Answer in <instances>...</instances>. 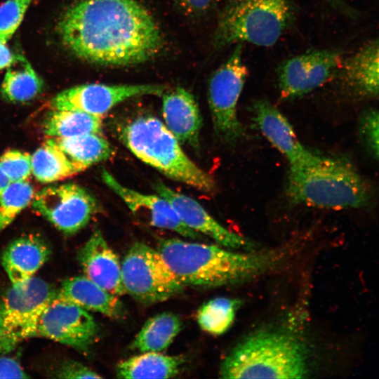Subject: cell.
I'll return each mask as SVG.
<instances>
[{
	"label": "cell",
	"instance_id": "44dd1931",
	"mask_svg": "<svg viewBox=\"0 0 379 379\" xmlns=\"http://www.w3.org/2000/svg\"><path fill=\"white\" fill-rule=\"evenodd\" d=\"M50 249L35 236L22 237L13 241L2 254L3 267L12 284H20L34 274L48 260Z\"/></svg>",
	"mask_w": 379,
	"mask_h": 379
},
{
	"label": "cell",
	"instance_id": "1f68e13d",
	"mask_svg": "<svg viewBox=\"0 0 379 379\" xmlns=\"http://www.w3.org/2000/svg\"><path fill=\"white\" fill-rule=\"evenodd\" d=\"M361 128L370 147L379 158V110L370 111L364 114Z\"/></svg>",
	"mask_w": 379,
	"mask_h": 379
},
{
	"label": "cell",
	"instance_id": "7c38bea8",
	"mask_svg": "<svg viewBox=\"0 0 379 379\" xmlns=\"http://www.w3.org/2000/svg\"><path fill=\"white\" fill-rule=\"evenodd\" d=\"M343 63L338 51L313 50L284 60L278 68L281 97H302L328 81Z\"/></svg>",
	"mask_w": 379,
	"mask_h": 379
},
{
	"label": "cell",
	"instance_id": "7a4b0ae2",
	"mask_svg": "<svg viewBox=\"0 0 379 379\" xmlns=\"http://www.w3.org/2000/svg\"><path fill=\"white\" fill-rule=\"evenodd\" d=\"M157 250L184 286L217 287L257 277L278 266L281 250L245 252L178 239H161Z\"/></svg>",
	"mask_w": 379,
	"mask_h": 379
},
{
	"label": "cell",
	"instance_id": "7402d4cb",
	"mask_svg": "<svg viewBox=\"0 0 379 379\" xmlns=\"http://www.w3.org/2000/svg\"><path fill=\"white\" fill-rule=\"evenodd\" d=\"M184 360L158 352H146L120 362L116 368L119 378H171L179 374Z\"/></svg>",
	"mask_w": 379,
	"mask_h": 379
},
{
	"label": "cell",
	"instance_id": "30bf717a",
	"mask_svg": "<svg viewBox=\"0 0 379 379\" xmlns=\"http://www.w3.org/2000/svg\"><path fill=\"white\" fill-rule=\"evenodd\" d=\"M32 207L66 234H73L86 227L98 210L95 197L76 183L42 189L34 195Z\"/></svg>",
	"mask_w": 379,
	"mask_h": 379
},
{
	"label": "cell",
	"instance_id": "2e32d148",
	"mask_svg": "<svg viewBox=\"0 0 379 379\" xmlns=\"http://www.w3.org/2000/svg\"><path fill=\"white\" fill-rule=\"evenodd\" d=\"M253 120L264 136L285 156L290 168L314 165L323 156L315 154L303 146L287 119L265 100L253 105Z\"/></svg>",
	"mask_w": 379,
	"mask_h": 379
},
{
	"label": "cell",
	"instance_id": "4fadbf2b",
	"mask_svg": "<svg viewBox=\"0 0 379 379\" xmlns=\"http://www.w3.org/2000/svg\"><path fill=\"white\" fill-rule=\"evenodd\" d=\"M166 86L159 84L107 85L86 84L67 88L51 100L53 109H72L101 117L119 103L133 97L162 95Z\"/></svg>",
	"mask_w": 379,
	"mask_h": 379
},
{
	"label": "cell",
	"instance_id": "ba28073f",
	"mask_svg": "<svg viewBox=\"0 0 379 379\" xmlns=\"http://www.w3.org/2000/svg\"><path fill=\"white\" fill-rule=\"evenodd\" d=\"M121 265L125 293L142 303L165 301L184 288L159 251L145 243H134Z\"/></svg>",
	"mask_w": 379,
	"mask_h": 379
},
{
	"label": "cell",
	"instance_id": "836d02e7",
	"mask_svg": "<svg viewBox=\"0 0 379 379\" xmlns=\"http://www.w3.org/2000/svg\"><path fill=\"white\" fill-rule=\"evenodd\" d=\"M174 1L184 13L197 18L210 12L216 5L218 0H174Z\"/></svg>",
	"mask_w": 379,
	"mask_h": 379
},
{
	"label": "cell",
	"instance_id": "5bb4252c",
	"mask_svg": "<svg viewBox=\"0 0 379 379\" xmlns=\"http://www.w3.org/2000/svg\"><path fill=\"white\" fill-rule=\"evenodd\" d=\"M104 183L118 195L139 220L173 231L184 237L197 239L199 233L186 226L168 201L160 195L145 194L121 184L109 171L101 173Z\"/></svg>",
	"mask_w": 379,
	"mask_h": 379
},
{
	"label": "cell",
	"instance_id": "e0dca14e",
	"mask_svg": "<svg viewBox=\"0 0 379 379\" xmlns=\"http://www.w3.org/2000/svg\"><path fill=\"white\" fill-rule=\"evenodd\" d=\"M77 257L84 276L114 295L126 294L121 262L100 230L93 232Z\"/></svg>",
	"mask_w": 379,
	"mask_h": 379
},
{
	"label": "cell",
	"instance_id": "ac0fdd59",
	"mask_svg": "<svg viewBox=\"0 0 379 379\" xmlns=\"http://www.w3.org/2000/svg\"><path fill=\"white\" fill-rule=\"evenodd\" d=\"M164 124L180 143L199 145L202 119L193 95L182 87L162 94Z\"/></svg>",
	"mask_w": 379,
	"mask_h": 379
},
{
	"label": "cell",
	"instance_id": "5b68a950",
	"mask_svg": "<svg viewBox=\"0 0 379 379\" xmlns=\"http://www.w3.org/2000/svg\"><path fill=\"white\" fill-rule=\"evenodd\" d=\"M119 137L137 158L166 177L206 193L215 192L214 180L186 155L178 139L158 118L137 117L120 128Z\"/></svg>",
	"mask_w": 379,
	"mask_h": 379
},
{
	"label": "cell",
	"instance_id": "4316f807",
	"mask_svg": "<svg viewBox=\"0 0 379 379\" xmlns=\"http://www.w3.org/2000/svg\"><path fill=\"white\" fill-rule=\"evenodd\" d=\"M32 168L35 178L44 183L63 180L84 171L49 139L32 155Z\"/></svg>",
	"mask_w": 379,
	"mask_h": 379
},
{
	"label": "cell",
	"instance_id": "e575fe53",
	"mask_svg": "<svg viewBox=\"0 0 379 379\" xmlns=\"http://www.w3.org/2000/svg\"><path fill=\"white\" fill-rule=\"evenodd\" d=\"M20 364L9 357H0V378H27Z\"/></svg>",
	"mask_w": 379,
	"mask_h": 379
},
{
	"label": "cell",
	"instance_id": "484cf974",
	"mask_svg": "<svg viewBox=\"0 0 379 379\" xmlns=\"http://www.w3.org/2000/svg\"><path fill=\"white\" fill-rule=\"evenodd\" d=\"M43 131L50 138L101 134L102 120L101 117L81 111L53 109L44 121Z\"/></svg>",
	"mask_w": 379,
	"mask_h": 379
},
{
	"label": "cell",
	"instance_id": "f1b7e54d",
	"mask_svg": "<svg viewBox=\"0 0 379 379\" xmlns=\"http://www.w3.org/2000/svg\"><path fill=\"white\" fill-rule=\"evenodd\" d=\"M34 191L26 180L11 182L0 199V232L33 200Z\"/></svg>",
	"mask_w": 379,
	"mask_h": 379
},
{
	"label": "cell",
	"instance_id": "cb8c5ba5",
	"mask_svg": "<svg viewBox=\"0 0 379 379\" xmlns=\"http://www.w3.org/2000/svg\"><path fill=\"white\" fill-rule=\"evenodd\" d=\"M43 88V80L27 59L20 54L14 55L2 82L3 97L14 102H27L38 96Z\"/></svg>",
	"mask_w": 379,
	"mask_h": 379
},
{
	"label": "cell",
	"instance_id": "4dcf8cb0",
	"mask_svg": "<svg viewBox=\"0 0 379 379\" xmlns=\"http://www.w3.org/2000/svg\"><path fill=\"white\" fill-rule=\"evenodd\" d=\"M0 168L11 182L26 180L32 171V155L19 150H8L0 157Z\"/></svg>",
	"mask_w": 379,
	"mask_h": 379
},
{
	"label": "cell",
	"instance_id": "83f0119b",
	"mask_svg": "<svg viewBox=\"0 0 379 379\" xmlns=\"http://www.w3.org/2000/svg\"><path fill=\"white\" fill-rule=\"evenodd\" d=\"M240 301L224 297L212 299L198 310L197 322L201 328L212 335H221L232 326Z\"/></svg>",
	"mask_w": 379,
	"mask_h": 379
},
{
	"label": "cell",
	"instance_id": "d4e9b609",
	"mask_svg": "<svg viewBox=\"0 0 379 379\" xmlns=\"http://www.w3.org/2000/svg\"><path fill=\"white\" fill-rule=\"evenodd\" d=\"M182 328L180 318L171 312H162L148 319L131 344L140 352L166 350Z\"/></svg>",
	"mask_w": 379,
	"mask_h": 379
},
{
	"label": "cell",
	"instance_id": "9a60e30c",
	"mask_svg": "<svg viewBox=\"0 0 379 379\" xmlns=\"http://www.w3.org/2000/svg\"><path fill=\"white\" fill-rule=\"evenodd\" d=\"M157 193L170 202L182 222L194 231L213 239L218 244L233 250L254 251L252 241L220 225L195 199L178 192L161 182L154 185Z\"/></svg>",
	"mask_w": 379,
	"mask_h": 379
},
{
	"label": "cell",
	"instance_id": "8fae6325",
	"mask_svg": "<svg viewBox=\"0 0 379 379\" xmlns=\"http://www.w3.org/2000/svg\"><path fill=\"white\" fill-rule=\"evenodd\" d=\"M98 331V324L88 311L56 295L41 312L35 336L86 353L95 343Z\"/></svg>",
	"mask_w": 379,
	"mask_h": 379
},
{
	"label": "cell",
	"instance_id": "277c9868",
	"mask_svg": "<svg viewBox=\"0 0 379 379\" xmlns=\"http://www.w3.org/2000/svg\"><path fill=\"white\" fill-rule=\"evenodd\" d=\"M286 194L292 203L319 208L343 209L366 206L372 189L347 161L323 156L317 164L290 168Z\"/></svg>",
	"mask_w": 379,
	"mask_h": 379
},
{
	"label": "cell",
	"instance_id": "52a82bcc",
	"mask_svg": "<svg viewBox=\"0 0 379 379\" xmlns=\"http://www.w3.org/2000/svg\"><path fill=\"white\" fill-rule=\"evenodd\" d=\"M57 293L46 281L34 277L12 285L0 306V352H8L23 340L35 336L41 312Z\"/></svg>",
	"mask_w": 379,
	"mask_h": 379
},
{
	"label": "cell",
	"instance_id": "9c48e42d",
	"mask_svg": "<svg viewBox=\"0 0 379 379\" xmlns=\"http://www.w3.org/2000/svg\"><path fill=\"white\" fill-rule=\"evenodd\" d=\"M243 44H237L227 60L211 75L208 101L218 137L232 143L244 135L237 107L248 74L242 58Z\"/></svg>",
	"mask_w": 379,
	"mask_h": 379
},
{
	"label": "cell",
	"instance_id": "3957f363",
	"mask_svg": "<svg viewBox=\"0 0 379 379\" xmlns=\"http://www.w3.org/2000/svg\"><path fill=\"white\" fill-rule=\"evenodd\" d=\"M308 352L295 335L278 330L258 331L241 340L223 360L222 378H304Z\"/></svg>",
	"mask_w": 379,
	"mask_h": 379
},
{
	"label": "cell",
	"instance_id": "8d00e7d4",
	"mask_svg": "<svg viewBox=\"0 0 379 379\" xmlns=\"http://www.w3.org/2000/svg\"><path fill=\"white\" fill-rule=\"evenodd\" d=\"M10 182H11L10 180L0 168V199L1 198V196L4 192L5 191L6 187L8 186Z\"/></svg>",
	"mask_w": 379,
	"mask_h": 379
},
{
	"label": "cell",
	"instance_id": "f546056e",
	"mask_svg": "<svg viewBox=\"0 0 379 379\" xmlns=\"http://www.w3.org/2000/svg\"><path fill=\"white\" fill-rule=\"evenodd\" d=\"M32 0H6L0 5V41L7 43L20 25Z\"/></svg>",
	"mask_w": 379,
	"mask_h": 379
},
{
	"label": "cell",
	"instance_id": "d590c367",
	"mask_svg": "<svg viewBox=\"0 0 379 379\" xmlns=\"http://www.w3.org/2000/svg\"><path fill=\"white\" fill-rule=\"evenodd\" d=\"M13 58V55L6 45V43L0 41V69L7 67Z\"/></svg>",
	"mask_w": 379,
	"mask_h": 379
},
{
	"label": "cell",
	"instance_id": "6da1fadb",
	"mask_svg": "<svg viewBox=\"0 0 379 379\" xmlns=\"http://www.w3.org/2000/svg\"><path fill=\"white\" fill-rule=\"evenodd\" d=\"M58 31L74 55L102 65L145 62L162 44L154 19L135 0H80L62 15Z\"/></svg>",
	"mask_w": 379,
	"mask_h": 379
},
{
	"label": "cell",
	"instance_id": "d6a6232c",
	"mask_svg": "<svg viewBox=\"0 0 379 379\" xmlns=\"http://www.w3.org/2000/svg\"><path fill=\"white\" fill-rule=\"evenodd\" d=\"M60 378H100L102 376L84 364L75 361L62 363L56 372Z\"/></svg>",
	"mask_w": 379,
	"mask_h": 379
},
{
	"label": "cell",
	"instance_id": "ffe728a7",
	"mask_svg": "<svg viewBox=\"0 0 379 379\" xmlns=\"http://www.w3.org/2000/svg\"><path fill=\"white\" fill-rule=\"evenodd\" d=\"M57 295L87 311L100 313L113 319L125 313L118 296L106 291L86 276H77L65 280Z\"/></svg>",
	"mask_w": 379,
	"mask_h": 379
},
{
	"label": "cell",
	"instance_id": "603a6c76",
	"mask_svg": "<svg viewBox=\"0 0 379 379\" xmlns=\"http://www.w3.org/2000/svg\"><path fill=\"white\" fill-rule=\"evenodd\" d=\"M74 164L85 171L99 162L109 159L114 154L110 143L98 133H88L69 138H51Z\"/></svg>",
	"mask_w": 379,
	"mask_h": 379
},
{
	"label": "cell",
	"instance_id": "d6986e66",
	"mask_svg": "<svg viewBox=\"0 0 379 379\" xmlns=\"http://www.w3.org/2000/svg\"><path fill=\"white\" fill-rule=\"evenodd\" d=\"M343 87L360 98H379V39L343 62L339 69Z\"/></svg>",
	"mask_w": 379,
	"mask_h": 379
},
{
	"label": "cell",
	"instance_id": "8992f818",
	"mask_svg": "<svg viewBox=\"0 0 379 379\" xmlns=\"http://www.w3.org/2000/svg\"><path fill=\"white\" fill-rule=\"evenodd\" d=\"M293 0H227L220 12L213 44L220 50L234 44L273 46L295 19Z\"/></svg>",
	"mask_w": 379,
	"mask_h": 379
}]
</instances>
